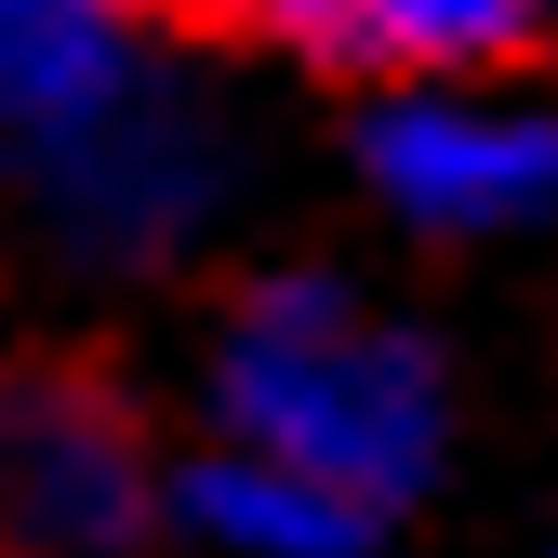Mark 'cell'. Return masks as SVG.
Listing matches in <instances>:
<instances>
[{"label": "cell", "mask_w": 558, "mask_h": 558, "mask_svg": "<svg viewBox=\"0 0 558 558\" xmlns=\"http://www.w3.org/2000/svg\"><path fill=\"white\" fill-rule=\"evenodd\" d=\"M545 0H293V27L319 66L345 81H465V66H506L532 53Z\"/></svg>", "instance_id": "cell-3"}, {"label": "cell", "mask_w": 558, "mask_h": 558, "mask_svg": "<svg viewBox=\"0 0 558 558\" xmlns=\"http://www.w3.org/2000/svg\"><path fill=\"white\" fill-rule=\"evenodd\" d=\"M227 412H240L253 465H293V478H319V493H345V506L412 493L426 426H439L426 360H412L399 332H373L360 306H332L319 279H279V293L240 306V332H227Z\"/></svg>", "instance_id": "cell-1"}, {"label": "cell", "mask_w": 558, "mask_h": 558, "mask_svg": "<svg viewBox=\"0 0 558 558\" xmlns=\"http://www.w3.org/2000/svg\"><path fill=\"white\" fill-rule=\"evenodd\" d=\"M199 519L240 532V545H279V558H360V506L319 493V478H293V465H227V478H199Z\"/></svg>", "instance_id": "cell-6"}, {"label": "cell", "mask_w": 558, "mask_h": 558, "mask_svg": "<svg viewBox=\"0 0 558 558\" xmlns=\"http://www.w3.org/2000/svg\"><path fill=\"white\" fill-rule=\"evenodd\" d=\"M107 14L120 0H0V133H66L107 107Z\"/></svg>", "instance_id": "cell-5"}, {"label": "cell", "mask_w": 558, "mask_h": 558, "mask_svg": "<svg viewBox=\"0 0 558 558\" xmlns=\"http://www.w3.org/2000/svg\"><path fill=\"white\" fill-rule=\"evenodd\" d=\"M120 14H147L173 40H253V27H293V0H120Z\"/></svg>", "instance_id": "cell-7"}, {"label": "cell", "mask_w": 558, "mask_h": 558, "mask_svg": "<svg viewBox=\"0 0 558 558\" xmlns=\"http://www.w3.org/2000/svg\"><path fill=\"white\" fill-rule=\"evenodd\" d=\"M147 439H133V412L94 386V373H14L0 386V519H14L40 558H94L147 519Z\"/></svg>", "instance_id": "cell-2"}, {"label": "cell", "mask_w": 558, "mask_h": 558, "mask_svg": "<svg viewBox=\"0 0 558 558\" xmlns=\"http://www.w3.org/2000/svg\"><path fill=\"white\" fill-rule=\"evenodd\" d=\"M386 186L426 214H532L558 199V133H493V120H386Z\"/></svg>", "instance_id": "cell-4"}]
</instances>
